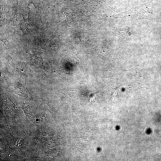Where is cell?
Returning <instances> with one entry per match:
<instances>
[{
  "instance_id": "6da1fadb",
  "label": "cell",
  "mask_w": 161,
  "mask_h": 161,
  "mask_svg": "<svg viewBox=\"0 0 161 161\" xmlns=\"http://www.w3.org/2000/svg\"><path fill=\"white\" fill-rule=\"evenodd\" d=\"M97 93L98 92H97L93 94H91L89 96V101L90 103H93L95 102L96 100V98Z\"/></svg>"
}]
</instances>
